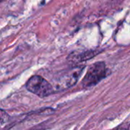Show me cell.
Wrapping results in <instances>:
<instances>
[{"label": "cell", "mask_w": 130, "mask_h": 130, "mask_svg": "<svg viewBox=\"0 0 130 130\" xmlns=\"http://www.w3.org/2000/svg\"><path fill=\"white\" fill-rule=\"evenodd\" d=\"M108 74V69L104 62H99L91 65L88 69L82 80L84 88H90L96 85Z\"/></svg>", "instance_id": "cell-1"}, {"label": "cell", "mask_w": 130, "mask_h": 130, "mask_svg": "<svg viewBox=\"0 0 130 130\" xmlns=\"http://www.w3.org/2000/svg\"><path fill=\"white\" fill-rule=\"evenodd\" d=\"M26 88L29 91L40 98L49 96L55 91L53 86L40 75H34L29 78Z\"/></svg>", "instance_id": "cell-2"}, {"label": "cell", "mask_w": 130, "mask_h": 130, "mask_svg": "<svg viewBox=\"0 0 130 130\" xmlns=\"http://www.w3.org/2000/svg\"><path fill=\"white\" fill-rule=\"evenodd\" d=\"M85 66H77L62 74L55 82L54 90L60 91L75 85L84 71Z\"/></svg>", "instance_id": "cell-3"}, {"label": "cell", "mask_w": 130, "mask_h": 130, "mask_svg": "<svg viewBox=\"0 0 130 130\" xmlns=\"http://www.w3.org/2000/svg\"><path fill=\"white\" fill-rule=\"evenodd\" d=\"M100 52H98V50H88V51H85L81 53H78V54H72L69 56V60L72 61V62H82L86 60H88L91 58H93L94 56H95L96 55H98Z\"/></svg>", "instance_id": "cell-4"}]
</instances>
